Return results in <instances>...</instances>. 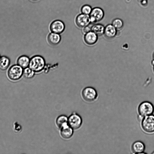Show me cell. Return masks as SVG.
<instances>
[{"label":"cell","mask_w":154,"mask_h":154,"mask_svg":"<svg viewBox=\"0 0 154 154\" xmlns=\"http://www.w3.org/2000/svg\"><path fill=\"white\" fill-rule=\"evenodd\" d=\"M45 66V60L41 55H35L30 59L29 67L35 73H39L42 72Z\"/></svg>","instance_id":"6da1fadb"},{"label":"cell","mask_w":154,"mask_h":154,"mask_svg":"<svg viewBox=\"0 0 154 154\" xmlns=\"http://www.w3.org/2000/svg\"><path fill=\"white\" fill-rule=\"evenodd\" d=\"M137 111L141 120L143 117L152 114L154 112V106L151 102L144 101L139 104Z\"/></svg>","instance_id":"7a4b0ae2"},{"label":"cell","mask_w":154,"mask_h":154,"mask_svg":"<svg viewBox=\"0 0 154 154\" xmlns=\"http://www.w3.org/2000/svg\"><path fill=\"white\" fill-rule=\"evenodd\" d=\"M141 127L146 133H154V115L152 114L143 117L141 120Z\"/></svg>","instance_id":"3957f363"},{"label":"cell","mask_w":154,"mask_h":154,"mask_svg":"<svg viewBox=\"0 0 154 154\" xmlns=\"http://www.w3.org/2000/svg\"><path fill=\"white\" fill-rule=\"evenodd\" d=\"M23 69L17 64L12 66L8 71L7 75L8 78L13 81L19 80L23 76Z\"/></svg>","instance_id":"277c9868"},{"label":"cell","mask_w":154,"mask_h":154,"mask_svg":"<svg viewBox=\"0 0 154 154\" xmlns=\"http://www.w3.org/2000/svg\"><path fill=\"white\" fill-rule=\"evenodd\" d=\"M82 97L85 101L92 102L97 100L98 94L96 89L91 87L85 88L81 93Z\"/></svg>","instance_id":"5b68a950"},{"label":"cell","mask_w":154,"mask_h":154,"mask_svg":"<svg viewBox=\"0 0 154 154\" xmlns=\"http://www.w3.org/2000/svg\"><path fill=\"white\" fill-rule=\"evenodd\" d=\"M82 122L81 117L75 112L72 113L68 117V124L73 130H77L80 128Z\"/></svg>","instance_id":"8992f818"},{"label":"cell","mask_w":154,"mask_h":154,"mask_svg":"<svg viewBox=\"0 0 154 154\" xmlns=\"http://www.w3.org/2000/svg\"><path fill=\"white\" fill-rule=\"evenodd\" d=\"M91 23H95L101 20L104 17L103 10L100 7H95L92 9L89 14Z\"/></svg>","instance_id":"52a82bcc"},{"label":"cell","mask_w":154,"mask_h":154,"mask_svg":"<svg viewBox=\"0 0 154 154\" xmlns=\"http://www.w3.org/2000/svg\"><path fill=\"white\" fill-rule=\"evenodd\" d=\"M49 29L51 32L60 34L64 31L65 25L62 21L56 20L53 21L51 23Z\"/></svg>","instance_id":"ba28073f"},{"label":"cell","mask_w":154,"mask_h":154,"mask_svg":"<svg viewBox=\"0 0 154 154\" xmlns=\"http://www.w3.org/2000/svg\"><path fill=\"white\" fill-rule=\"evenodd\" d=\"M75 22L77 26L80 28L87 26L91 23L90 16L88 15L80 14L76 17Z\"/></svg>","instance_id":"9c48e42d"},{"label":"cell","mask_w":154,"mask_h":154,"mask_svg":"<svg viewBox=\"0 0 154 154\" xmlns=\"http://www.w3.org/2000/svg\"><path fill=\"white\" fill-rule=\"evenodd\" d=\"M98 39V35L92 31L85 34L83 40L85 43L88 45L95 44Z\"/></svg>","instance_id":"30bf717a"},{"label":"cell","mask_w":154,"mask_h":154,"mask_svg":"<svg viewBox=\"0 0 154 154\" xmlns=\"http://www.w3.org/2000/svg\"><path fill=\"white\" fill-rule=\"evenodd\" d=\"M145 146L144 143L140 141L134 142L131 146V150L134 154H145L144 151Z\"/></svg>","instance_id":"8fae6325"},{"label":"cell","mask_w":154,"mask_h":154,"mask_svg":"<svg viewBox=\"0 0 154 154\" xmlns=\"http://www.w3.org/2000/svg\"><path fill=\"white\" fill-rule=\"evenodd\" d=\"M47 39L49 44L52 46H55L60 42L61 37L59 34L51 32L47 35Z\"/></svg>","instance_id":"7c38bea8"},{"label":"cell","mask_w":154,"mask_h":154,"mask_svg":"<svg viewBox=\"0 0 154 154\" xmlns=\"http://www.w3.org/2000/svg\"><path fill=\"white\" fill-rule=\"evenodd\" d=\"M60 134L64 139L71 138L73 134V129L67 125L60 129Z\"/></svg>","instance_id":"4fadbf2b"},{"label":"cell","mask_w":154,"mask_h":154,"mask_svg":"<svg viewBox=\"0 0 154 154\" xmlns=\"http://www.w3.org/2000/svg\"><path fill=\"white\" fill-rule=\"evenodd\" d=\"M116 29L112 24H108L105 27L104 34L107 38H114L117 34Z\"/></svg>","instance_id":"5bb4252c"},{"label":"cell","mask_w":154,"mask_h":154,"mask_svg":"<svg viewBox=\"0 0 154 154\" xmlns=\"http://www.w3.org/2000/svg\"><path fill=\"white\" fill-rule=\"evenodd\" d=\"M30 59L27 56L22 55L17 59V63L23 69L29 67Z\"/></svg>","instance_id":"9a60e30c"},{"label":"cell","mask_w":154,"mask_h":154,"mask_svg":"<svg viewBox=\"0 0 154 154\" xmlns=\"http://www.w3.org/2000/svg\"><path fill=\"white\" fill-rule=\"evenodd\" d=\"M68 117L64 115L58 116L56 120V124L57 127L60 129L68 125Z\"/></svg>","instance_id":"2e32d148"},{"label":"cell","mask_w":154,"mask_h":154,"mask_svg":"<svg viewBox=\"0 0 154 154\" xmlns=\"http://www.w3.org/2000/svg\"><path fill=\"white\" fill-rule=\"evenodd\" d=\"M105 27L102 24L98 23L94 25L91 27V31L97 35L100 36L104 34Z\"/></svg>","instance_id":"e0dca14e"},{"label":"cell","mask_w":154,"mask_h":154,"mask_svg":"<svg viewBox=\"0 0 154 154\" xmlns=\"http://www.w3.org/2000/svg\"><path fill=\"white\" fill-rule=\"evenodd\" d=\"M10 64V60L8 57L5 56L1 57L0 60V69L2 71L6 70Z\"/></svg>","instance_id":"ac0fdd59"},{"label":"cell","mask_w":154,"mask_h":154,"mask_svg":"<svg viewBox=\"0 0 154 154\" xmlns=\"http://www.w3.org/2000/svg\"><path fill=\"white\" fill-rule=\"evenodd\" d=\"M35 73L29 67L23 69V76L26 79H31L35 75Z\"/></svg>","instance_id":"d6986e66"},{"label":"cell","mask_w":154,"mask_h":154,"mask_svg":"<svg viewBox=\"0 0 154 154\" xmlns=\"http://www.w3.org/2000/svg\"><path fill=\"white\" fill-rule=\"evenodd\" d=\"M117 30H119L122 28L124 23L122 20L120 18L114 19L112 21L111 24Z\"/></svg>","instance_id":"ffe728a7"},{"label":"cell","mask_w":154,"mask_h":154,"mask_svg":"<svg viewBox=\"0 0 154 154\" xmlns=\"http://www.w3.org/2000/svg\"><path fill=\"white\" fill-rule=\"evenodd\" d=\"M92 9L90 6L89 5H85L82 7L81 11L82 14L89 15L91 13Z\"/></svg>","instance_id":"44dd1931"},{"label":"cell","mask_w":154,"mask_h":154,"mask_svg":"<svg viewBox=\"0 0 154 154\" xmlns=\"http://www.w3.org/2000/svg\"><path fill=\"white\" fill-rule=\"evenodd\" d=\"M13 129L16 133L20 132L22 129L21 125L17 122H14L13 124Z\"/></svg>","instance_id":"7402d4cb"},{"label":"cell","mask_w":154,"mask_h":154,"mask_svg":"<svg viewBox=\"0 0 154 154\" xmlns=\"http://www.w3.org/2000/svg\"><path fill=\"white\" fill-rule=\"evenodd\" d=\"M91 31V28H90L88 26L83 28L82 30V32L84 34L88 33Z\"/></svg>","instance_id":"603a6c76"},{"label":"cell","mask_w":154,"mask_h":154,"mask_svg":"<svg viewBox=\"0 0 154 154\" xmlns=\"http://www.w3.org/2000/svg\"><path fill=\"white\" fill-rule=\"evenodd\" d=\"M152 65H154V59L152 60Z\"/></svg>","instance_id":"cb8c5ba5"},{"label":"cell","mask_w":154,"mask_h":154,"mask_svg":"<svg viewBox=\"0 0 154 154\" xmlns=\"http://www.w3.org/2000/svg\"><path fill=\"white\" fill-rule=\"evenodd\" d=\"M32 1H38V0H31Z\"/></svg>","instance_id":"d4e9b609"},{"label":"cell","mask_w":154,"mask_h":154,"mask_svg":"<svg viewBox=\"0 0 154 154\" xmlns=\"http://www.w3.org/2000/svg\"><path fill=\"white\" fill-rule=\"evenodd\" d=\"M153 59H154V53L153 54Z\"/></svg>","instance_id":"484cf974"},{"label":"cell","mask_w":154,"mask_h":154,"mask_svg":"<svg viewBox=\"0 0 154 154\" xmlns=\"http://www.w3.org/2000/svg\"><path fill=\"white\" fill-rule=\"evenodd\" d=\"M152 154H154V151L152 153Z\"/></svg>","instance_id":"4316f807"},{"label":"cell","mask_w":154,"mask_h":154,"mask_svg":"<svg viewBox=\"0 0 154 154\" xmlns=\"http://www.w3.org/2000/svg\"><path fill=\"white\" fill-rule=\"evenodd\" d=\"M153 66H153V70H154V65H153Z\"/></svg>","instance_id":"83f0119b"},{"label":"cell","mask_w":154,"mask_h":154,"mask_svg":"<svg viewBox=\"0 0 154 154\" xmlns=\"http://www.w3.org/2000/svg\"><path fill=\"white\" fill-rule=\"evenodd\" d=\"M1 58V56L0 55V60Z\"/></svg>","instance_id":"f1b7e54d"}]
</instances>
